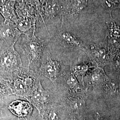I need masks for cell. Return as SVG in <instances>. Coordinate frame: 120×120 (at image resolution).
Masks as SVG:
<instances>
[{"instance_id": "obj_5", "label": "cell", "mask_w": 120, "mask_h": 120, "mask_svg": "<svg viewBox=\"0 0 120 120\" xmlns=\"http://www.w3.org/2000/svg\"><path fill=\"white\" fill-rule=\"evenodd\" d=\"M25 46L29 60L34 61L38 60L42 50L41 44L35 40L30 41L27 43Z\"/></svg>"}, {"instance_id": "obj_1", "label": "cell", "mask_w": 120, "mask_h": 120, "mask_svg": "<svg viewBox=\"0 0 120 120\" xmlns=\"http://www.w3.org/2000/svg\"><path fill=\"white\" fill-rule=\"evenodd\" d=\"M41 70L44 76L54 82L58 76L60 67L56 60L49 57L47 61L42 65Z\"/></svg>"}, {"instance_id": "obj_16", "label": "cell", "mask_w": 120, "mask_h": 120, "mask_svg": "<svg viewBox=\"0 0 120 120\" xmlns=\"http://www.w3.org/2000/svg\"><path fill=\"white\" fill-rule=\"evenodd\" d=\"M7 0H0V7L5 4Z\"/></svg>"}, {"instance_id": "obj_4", "label": "cell", "mask_w": 120, "mask_h": 120, "mask_svg": "<svg viewBox=\"0 0 120 120\" xmlns=\"http://www.w3.org/2000/svg\"><path fill=\"white\" fill-rule=\"evenodd\" d=\"M13 2H14L7 0L5 4L0 7V13L4 18L5 22L17 23L18 20Z\"/></svg>"}, {"instance_id": "obj_7", "label": "cell", "mask_w": 120, "mask_h": 120, "mask_svg": "<svg viewBox=\"0 0 120 120\" xmlns=\"http://www.w3.org/2000/svg\"><path fill=\"white\" fill-rule=\"evenodd\" d=\"M31 84V78L27 77L18 78L13 83V90L15 93L18 94H25L28 91Z\"/></svg>"}, {"instance_id": "obj_12", "label": "cell", "mask_w": 120, "mask_h": 120, "mask_svg": "<svg viewBox=\"0 0 120 120\" xmlns=\"http://www.w3.org/2000/svg\"><path fill=\"white\" fill-rule=\"evenodd\" d=\"M62 38L71 45L76 46H80L82 45L81 42L74 36L68 33H64L61 36Z\"/></svg>"}, {"instance_id": "obj_15", "label": "cell", "mask_w": 120, "mask_h": 120, "mask_svg": "<svg viewBox=\"0 0 120 120\" xmlns=\"http://www.w3.org/2000/svg\"><path fill=\"white\" fill-rule=\"evenodd\" d=\"M80 105H81V102L77 101H74L72 103V106L74 109H78Z\"/></svg>"}, {"instance_id": "obj_6", "label": "cell", "mask_w": 120, "mask_h": 120, "mask_svg": "<svg viewBox=\"0 0 120 120\" xmlns=\"http://www.w3.org/2000/svg\"><path fill=\"white\" fill-rule=\"evenodd\" d=\"M30 99L34 103L39 105L44 104L48 101L47 94L45 90H44L40 83L32 92Z\"/></svg>"}, {"instance_id": "obj_18", "label": "cell", "mask_w": 120, "mask_h": 120, "mask_svg": "<svg viewBox=\"0 0 120 120\" xmlns=\"http://www.w3.org/2000/svg\"><path fill=\"white\" fill-rule=\"evenodd\" d=\"M1 87H0V92H1Z\"/></svg>"}, {"instance_id": "obj_8", "label": "cell", "mask_w": 120, "mask_h": 120, "mask_svg": "<svg viewBox=\"0 0 120 120\" xmlns=\"http://www.w3.org/2000/svg\"><path fill=\"white\" fill-rule=\"evenodd\" d=\"M17 28L22 33H26L30 30L32 27V23L27 18H23L17 23Z\"/></svg>"}, {"instance_id": "obj_9", "label": "cell", "mask_w": 120, "mask_h": 120, "mask_svg": "<svg viewBox=\"0 0 120 120\" xmlns=\"http://www.w3.org/2000/svg\"><path fill=\"white\" fill-rule=\"evenodd\" d=\"M87 4V0H74L71 5V11L73 13L80 12Z\"/></svg>"}, {"instance_id": "obj_2", "label": "cell", "mask_w": 120, "mask_h": 120, "mask_svg": "<svg viewBox=\"0 0 120 120\" xmlns=\"http://www.w3.org/2000/svg\"><path fill=\"white\" fill-rule=\"evenodd\" d=\"M20 56L13 46L5 52L2 55L0 63L2 67L6 69H12L20 64Z\"/></svg>"}, {"instance_id": "obj_17", "label": "cell", "mask_w": 120, "mask_h": 120, "mask_svg": "<svg viewBox=\"0 0 120 120\" xmlns=\"http://www.w3.org/2000/svg\"><path fill=\"white\" fill-rule=\"evenodd\" d=\"M11 0V1H14V2H15L16 0Z\"/></svg>"}, {"instance_id": "obj_11", "label": "cell", "mask_w": 120, "mask_h": 120, "mask_svg": "<svg viewBox=\"0 0 120 120\" xmlns=\"http://www.w3.org/2000/svg\"><path fill=\"white\" fill-rule=\"evenodd\" d=\"M58 10V6L56 2L53 1H49L46 4L45 11L49 16H55Z\"/></svg>"}, {"instance_id": "obj_13", "label": "cell", "mask_w": 120, "mask_h": 120, "mask_svg": "<svg viewBox=\"0 0 120 120\" xmlns=\"http://www.w3.org/2000/svg\"><path fill=\"white\" fill-rule=\"evenodd\" d=\"M105 3L108 7L111 8L116 5L117 1L116 0H106Z\"/></svg>"}, {"instance_id": "obj_14", "label": "cell", "mask_w": 120, "mask_h": 120, "mask_svg": "<svg viewBox=\"0 0 120 120\" xmlns=\"http://www.w3.org/2000/svg\"><path fill=\"white\" fill-rule=\"evenodd\" d=\"M67 83L69 84V86H73L77 85V82L75 77L72 76L69 78V80L67 81Z\"/></svg>"}, {"instance_id": "obj_3", "label": "cell", "mask_w": 120, "mask_h": 120, "mask_svg": "<svg viewBox=\"0 0 120 120\" xmlns=\"http://www.w3.org/2000/svg\"><path fill=\"white\" fill-rule=\"evenodd\" d=\"M9 109L14 114L21 117L30 115L33 109L28 102L21 100L13 101L9 104Z\"/></svg>"}, {"instance_id": "obj_10", "label": "cell", "mask_w": 120, "mask_h": 120, "mask_svg": "<svg viewBox=\"0 0 120 120\" xmlns=\"http://www.w3.org/2000/svg\"><path fill=\"white\" fill-rule=\"evenodd\" d=\"M7 22L8 23H5L4 26L0 30V36L4 38H8L12 36L14 32L13 27L9 24L10 22Z\"/></svg>"}]
</instances>
